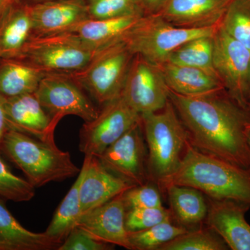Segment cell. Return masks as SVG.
Masks as SVG:
<instances>
[{"mask_svg":"<svg viewBox=\"0 0 250 250\" xmlns=\"http://www.w3.org/2000/svg\"><path fill=\"white\" fill-rule=\"evenodd\" d=\"M219 26L203 28L177 27L159 14L143 16L125 38L134 55L156 65L167 62L169 56L186 42L203 36H213Z\"/></svg>","mask_w":250,"mask_h":250,"instance_id":"obj_6","label":"cell"},{"mask_svg":"<svg viewBox=\"0 0 250 250\" xmlns=\"http://www.w3.org/2000/svg\"><path fill=\"white\" fill-rule=\"evenodd\" d=\"M170 184L193 188L213 200L250 206V167L200 152L189 141L178 169L161 189Z\"/></svg>","mask_w":250,"mask_h":250,"instance_id":"obj_2","label":"cell"},{"mask_svg":"<svg viewBox=\"0 0 250 250\" xmlns=\"http://www.w3.org/2000/svg\"><path fill=\"white\" fill-rule=\"evenodd\" d=\"M213 67L227 93L248 107L250 50L219 26L213 36Z\"/></svg>","mask_w":250,"mask_h":250,"instance_id":"obj_9","label":"cell"},{"mask_svg":"<svg viewBox=\"0 0 250 250\" xmlns=\"http://www.w3.org/2000/svg\"><path fill=\"white\" fill-rule=\"evenodd\" d=\"M35 196V187L13 173L0 157V199L15 202H29Z\"/></svg>","mask_w":250,"mask_h":250,"instance_id":"obj_31","label":"cell"},{"mask_svg":"<svg viewBox=\"0 0 250 250\" xmlns=\"http://www.w3.org/2000/svg\"><path fill=\"white\" fill-rule=\"evenodd\" d=\"M220 26L250 50V0H232Z\"/></svg>","mask_w":250,"mask_h":250,"instance_id":"obj_28","label":"cell"},{"mask_svg":"<svg viewBox=\"0 0 250 250\" xmlns=\"http://www.w3.org/2000/svg\"><path fill=\"white\" fill-rule=\"evenodd\" d=\"M84 161L85 171L80 192L82 214L135 187L108 170L97 156L85 155Z\"/></svg>","mask_w":250,"mask_h":250,"instance_id":"obj_17","label":"cell"},{"mask_svg":"<svg viewBox=\"0 0 250 250\" xmlns=\"http://www.w3.org/2000/svg\"><path fill=\"white\" fill-rule=\"evenodd\" d=\"M141 121V115L120 95L104 105L96 118L84 122L80 133V150L98 156Z\"/></svg>","mask_w":250,"mask_h":250,"instance_id":"obj_8","label":"cell"},{"mask_svg":"<svg viewBox=\"0 0 250 250\" xmlns=\"http://www.w3.org/2000/svg\"><path fill=\"white\" fill-rule=\"evenodd\" d=\"M33 35L27 1L20 0L0 20V57L14 59Z\"/></svg>","mask_w":250,"mask_h":250,"instance_id":"obj_21","label":"cell"},{"mask_svg":"<svg viewBox=\"0 0 250 250\" xmlns=\"http://www.w3.org/2000/svg\"><path fill=\"white\" fill-rule=\"evenodd\" d=\"M34 94L45 111L59 122L65 116L90 122L100 112L80 85L65 75L46 74Z\"/></svg>","mask_w":250,"mask_h":250,"instance_id":"obj_10","label":"cell"},{"mask_svg":"<svg viewBox=\"0 0 250 250\" xmlns=\"http://www.w3.org/2000/svg\"><path fill=\"white\" fill-rule=\"evenodd\" d=\"M208 212L205 223L229 250H250V225L246 220L250 206L231 200L207 197Z\"/></svg>","mask_w":250,"mask_h":250,"instance_id":"obj_13","label":"cell"},{"mask_svg":"<svg viewBox=\"0 0 250 250\" xmlns=\"http://www.w3.org/2000/svg\"><path fill=\"white\" fill-rule=\"evenodd\" d=\"M113 245L98 241L89 233L76 227L69 233L57 250H111Z\"/></svg>","mask_w":250,"mask_h":250,"instance_id":"obj_34","label":"cell"},{"mask_svg":"<svg viewBox=\"0 0 250 250\" xmlns=\"http://www.w3.org/2000/svg\"><path fill=\"white\" fill-rule=\"evenodd\" d=\"M228 245L215 231L207 227L176 237L158 250H227Z\"/></svg>","mask_w":250,"mask_h":250,"instance_id":"obj_29","label":"cell"},{"mask_svg":"<svg viewBox=\"0 0 250 250\" xmlns=\"http://www.w3.org/2000/svg\"><path fill=\"white\" fill-rule=\"evenodd\" d=\"M45 73L16 59H0V95L9 99L34 93Z\"/></svg>","mask_w":250,"mask_h":250,"instance_id":"obj_24","label":"cell"},{"mask_svg":"<svg viewBox=\"0 0 250 250\" xmlns=\"http://www.w3.org/2000/svg\"><path fill=\"white\" fill-rule=\"evenodd\" d=\"M27 3L32 20V36L67 32L90 18L85 0H51Z\"/></svg>","mask_w":250,"mask_h":250,"instance_id":"obj_14","label":"cell"},{"mask_svg":"<svg viewBox=\"0 0 250 250\" xmlns=\"http://www.w3.org/2000/svg\"><path fill=\"white\" fill-rule=\"evenodd\" d=\"M5 108L9 129L41 141L54 140V132L59 122L45 111L35 94L6 99Z\"/></svg>","mask_w":250,"mask_h":250,"instance_id":"obj_16","label":"cell"},{"mask_svg":"<svg viewBox=\"0 0 250 250\" xmlns=\"http://www.w3.org/2000/svg\"><path fill=\"white\" fill-rule=\"evenodd\" d=\"M28 2L34 3V2H40V1H51V0H25Z\"/></svg>","mask_w":250,"mask_h":250,"instance_id":"obj_39","label":"cell"},{"mask_svg":"<svg viewBox=\"0 0 250 250\" xmlns=\"http://www.w3.org/2000/svg\"><path fill=\"white\" fill-rule=\"evenodd\" d=\"M213 36L199 37L186 42L175 49L166 62L198 67L218 75L213 67Z\"/></svg>","mask_w":250,"mask_h":250,"instance_id":"obj_26","label":"cell"},{"mask_svg":"<svg viewBox=\"0 0 250 250\" xmlns=\"http://www.w3.org/2000/svg\"><path fill=\"white\" fill-rule=\"evenodd\" d=\"M248 106H249L250 109V103H248ZM248 129H250V123L248 125Z\"/></svg>","mask_w":250,"mask_h":250,"instance_id":"obj_41","label":"cell"},{"mask_svg":"<svg viewBox=\"0 0 250 250\" xmlns=\"http://www.w3.org/2000/svg\"><path fill=\"white\" fill-rule=\"evenodd\" d=\"M169 100L187 130L191 146L205 154L250 167L247 137L249 106H242L225 90L192 97L170 90Z\"/></svg>","mask_w":250,"mask_h":250,"instance_id":"obj_1","label":"cell"},{"mask_svg":"<svg viewBox=\"0 0 250 250\" xmlns=\"http://www.w3.org/2000/svg\"><path fill=\"white\" fill-rule=\"evenodd\" d=\"M0 59H1V57H0Z\"/></svg>","mask_w":250,"mask_h":250,"instance_id":"obj_42","label":"cell"},{"mask_svg":"<svg viewBox=\"0 0 250 250\" xmlns=\"http://www.w3.org/2000/svg\"><path fill=\"white\" fill-rule=\"evenodd\" d=\"M163 190L167 193L171 213L179 226L188 229V227L193 228L205 221L208 204L200 190L175 184L167 186Z\"/></svg>","mask_w":250,"mask_h":250,"instance_id":"obj_23","label":"cell"},{"mask_svg":"<svg viewBox=\"0 0 250 250\" xmlns=\"http://www.w3.org/2000/svg\"><path fill=\"white\" fill-rule=\"evenodd\" d=\"M126 207L123 193L81 216L77 227L98 241L132 250L125 227Z\"/></svg>","mask_w":250,"mask_h":250,"instance_id":"obj_15","label":"cell"},{"mask_svg":"<svg viewBox=\"0 0 250 250\" xmlns=\"http://www.w3.org/2000/svg\"><path fill=\"white\" fill-rule=\"evenodd\" d=\"M187 231L183 227L173 225L172 221H166L146 229L128 231V238L132 250H158Z\"/></svg>","mask_w":250,"mask_h":250,"instance_id":"obj_27","label":"cell"},{"mask_svg":"<svg viewBox=\"0 0 250 250\" xmlns=\"http://www.w3.org/2000/svg\"><path fill=\"white\" fill-rule=\"evenodd\" d=\"M167 1V0H140L146 16L158 14Z\"/></svg>","mask_w":250,"mask_h":250,"instance_id":"obj_36","label":"cell"},{"mask_svg":"<svg viewBox=\"0 0 250 250\" xmlns=\"http://www.w3.org/2000/svg\"><path fill=\"white\" fill-rule=\"evenodd\" d=\"M90 19L145 16L140 0H85Z\"/></svg>","mask_w":250,"mask_h":250,"instance_id":"obj_30","label":"cell"},{"mask_svg":"<svg viewBox=\"0 0 250 250\" xmlns=\"http://www.w3.org/2000/svg\"><path fill=\"white\" fill-rule=\"evenodd\" d=\"M5 103H6V98L0 95V149H1L5 134L9 129L7 117H6Z\"/></svg>","mask_w":250,"mask_h":250,"instance_id":"obj_35","label":"cell"},{"mask_svg":"<svg viewBox=\"0 0 250 250\" xmlns=\"http://www.w3.org/2000/svg\"><path fill=\"white\" fill-rule=\"evenodd\" d=\"M248 103H250V65L249 71V80H248Z\"/></svg>","mask_w":250,"mask_h":250,"instance_id":"obj_38","label":"cell"},{"mask_svg":"<svg viewBox=\"0 0 250 250\" xmlns=\"http://www.w3.org/2000/svg\"><path fill=\"white\" fill-rule=\"evenodd\" d=\"M247 137H248V143H249L250 146V129L247 130Z\"/></svg>","mask_w":250,"mask_h":250,"instance_id":"obj_40","label":"cell"},{"mask_svg":"<svg viewBox=\"0 0 250 250\" xmlns=\"http://www.w3.org/2000/svg\"><path fill=\"white\" fill-rule=\"evenodd\" d=\"M169 89L159 65L135 55L121 95L141 115L162 109L169 100Z\"/></svg>","mask_w":250,"mask_h":250,"instance_id":"obj_11","label":"cell"},{"mask_svg":"<svg viewBox=\"0 0 250 250\" xmlns=\"http://www.w3.org/2000/svg\"><path fill=\"white\" fill-rule=\"evenodd\" d=\"M126 210L134 208H154L162 207V200L159 190L146 184L135 186L123 193Z\"/></svg>","mask_w":250,"mask_h":250,"instance_id":"obj_33","label":"cell"},{"mask_svg":"<svg viewBox=\"0 0 250 250\" xmlns=\"http://www.w3.org/2000/svg\"><path fill=\"white\" fill-rule=\"evenodd\" d=\"M141 123L149 179L161 188L178 169L188 134L170 100L162 109L141 115Z\"/></svg>","mask_w":250,"mask_h":250,"instance_id":"obj_4","label":"cell"},{"mask_svg":"<svg viewBox=\"0 0 250 250\" xmlns=\"http://www.w3.org/2000/svg\"><path fill=\"white\" fill-rule=\"evenodd\" d=\"M0 199V250H58L61 246L43 233L29 231L7 209Z\"/></svg>","mask_w":250,"mask_h":250,"instance_id":"obj_22","label":"cell"},{"mask_svg":"<svg viewBox=\"0 0 250 250\" xmlns=\"http://www.w3.org/2000/svg\"><path fill=\"white\" fill-rule=\"evenodd\" d=\"M232 0H167L158 14L177 27L203 28L220 25Z\"/></svg>","mask_w":250,"mask_h":250,"instance_id":"obj_18","label":"cell"},{"mask_svg":"<svg viewBox=\"0 0 250 250\" xmlns=\"http://www.w3.org/2000/svg\"><path fill=\"white\" fill-rule=\"evenodd\" d=\"M134 56L121 41L99 51L84 68L65 75L104 105L121 95Z\"/></svg>","mask_w":250,"mask_h":250,"instance_id":"obj_7","label":"cell"},{"mask_svg":"<svg viewBox=\"0 0 250 250\" xmlns=\"http://www.w3.org/2000/svg\"><path fill=\"white\" fill-rule=\"evenodd\" d=\"M20 0H0V20L14 4Z\"/></svg>","mask_w":250,"mask_h":250,"instance_id":"obj_37","label":"cell"},{"mask_svg":"<svg viewBox=\"0 0 250 250\" xmlns=\"http://www.w3.org/2000/svg\"><path fill=\"white\" fill-rule=\"evenodd\" d=\"M0 151L17 166L35 188L75 177L81 169L70 153L57 147L55 140L41 141L17 130L5 134Z\"/></svg>","mask_w":250,"mask_h":250,"instance_id":"obj_3","label":"cell"},{"mask_svg":"<svg viewBox=\"0 0 250 250\" xmlns=\"http://www.w3.org/2000/svg\"><path fill=\"white\" fill-rule=\"evenodd\" d=\"M170 209L165 207L134 208L127 210L125 215V227L128 231L146 229L158 224L171 221Z\"/></svg>","mask_w":250,"mask_h":250,"instance_id":"obj_32","label":"cell"},{"mask_svg":"<svg viewBox=\"0 0 250 250\" xmlns=\"http://www.w3.org/2000/svg\"><path fill=\"white\" fill-rule=\"evenodd\" d=\"M101 49L85 43L70 32L31 36L14 59L45 74L67 75L84 68Z\"/></svg>","mask_w":250,"mask_h":250,"instance_id":"obj_5","label":"cell"},{"mask_svg":"<svg viewBox=\"0 0 250 250\" xmlns=\"http://www.w3.org/2000/svg\"><path fill=\"white\" fill-rule=\"evenodd\" d=\"M143 17L127 16L103 20L88 18L67 32L71 33L94 48L102 49L124 41Z\"/></svg>","mask_w":250,"mask_h":250,"instance_id":"obj_20","label":"cell"},{"mask_svg":"<svg viewBox=\"0 0 250 250\" xmlns=\"http://www.w3.org/2000/svg\"><path fill=\"white\" fill-rule=\"evenodd\" d=\"M98 157L108 170L135 186L145 185L149 181L141 121Z\"/></svg>","mask_w":250,"mask_h":250,"instance_id":"obj_12","label":"cell"},{"mask_svg":"<svg viewBox=\"0 0 250 250\" xmlns=\"http://www.w3.org/2000/svg\"><path fill=\"white\" fill-rule=\"evenodd\" d=\"M171 91L184 96H200L225 90L216 74L198 67L166 62L159 65Z\"/></svg>","mask_w":250,"mask_h":250,"instance_id":"obj_19","label":"cell"},{"mask_svg":"<svg viewBox=\"0 0 250 250\" xmlns=\"http://www.w3.org/2000/svg\"><path fill=\"white\" fill-rule=\"evenodd\" d=\"M85 171V162L83 161L77 180L56 210L52 221L45 231L47 236L59 245L62 244L72 230L76 228L82 216L80 192Z\"/></svg>","mask_w":250,"mask_h":250,"instance_id":"obj_25","label":"cell"}]
</instances>
